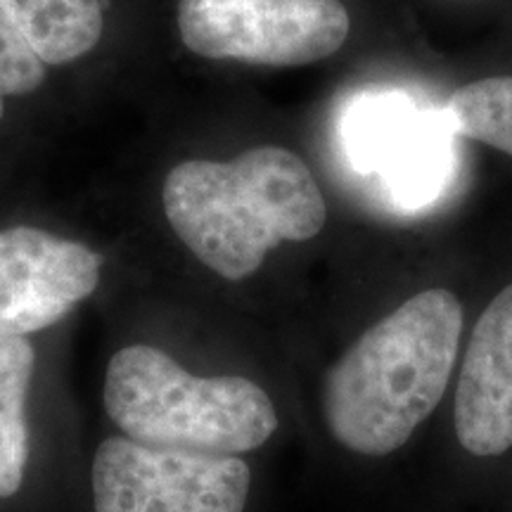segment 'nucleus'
I'll list each match as a JSON object with an SVG mask.
<instances>
[{"label":"nucleus","instance_id":"obj_11","mask_svg":"<svg viewBox=\"0 0 512 512\" xmlns=\"http://www.w3.org/2000/svg\"><path fill=\"white\" fill-rule=\"evenodd\" d=\"M453 133L512 157V76H494L458 88L446 105Z\"/></svg>","mask_w":512,"mask_h":512},{"label":"nucleus","instance_id":"obj_3","mask_svg":"<svg viewBox=\"0 0 512 512\" xmlns=\"http://www.w3.org/2000/svg\"><path fill=\"white\" fill-rule=\"evenodd\" d=\"M105 408L128 439L166 451L238 456L266 444L278 413L247 377H197L162 349L133 344L112 356Z\"/></svg>","mask_w":512,"mask_h":512},{"label":"nucleus","instance_id":"obj_4","mask_svg":"<svg viewBox=\"0 0 512 512\" xmlns=\"http://www.w3.org/2000/svg\"><path fill=\"white\" fill-rule=\"evenodd\" d=\"M190 53L259 67H304L335 55L351 31L339 0H178Z\"/></svg>","mask_w":512,"mask_h":512},{"label":"nucleus","instance_id":"obj_9","mask_svg":"<svg viewBox=\"0 0 512 512\" xmlns=\"http://www.w3.org/2000/svg\"><path fill=\"white\" fill-rule=\"evenodd\" d=\"M0 5L48 67L83 60L105 36L102 0H0Z\"/></svg>","mask_w":512,"mask_h":512},{"label":"nucleus","instance_id":"obj_6","mask_svg":"<svg viewBox=\"0 0 512 512\" xmlns=\"http://www.w3.org/2000/svg\"><path fill=\"white\" fill-rule=\"evenodd\" d=\"M102 256L43 228L0 230V335L46 330L98 290Z\"/></svg>","mask_w":512,"mask_h":512},{"label":"nucleus","instance_id":"obj_7","mask_svg":"<svg viewBox=\"0 0 512 512\" xmlns=\"http://www.w3.org/2000/svg\"><path fill=\"white\" fill-rule=\"evenodd\" d=\"M441 119L415 110L403 95H373L351 110L349 152L363 171L382 174L396 200H432L448 159Z\"/></svg>","mask_w":512,"mask_h":512},{"label":"nucleus","instance_id":"obj_5","mask_svg":"<svg viewBox=\"0 0 512 512\" xmlns=\"http://www.w3.org/2000/svg\"><path fill=\"white\" fill-rule=\"evenodd\" d=\"M249 467L238 456L105 439L93 460L95 512H245Z\"/></svg>","mask_w":512,"mask_h":512},{"label":"nucleus","instance_id":"obj_2","mask_svg":"<svg viewBox=\"0 0 512 512\" xmlns=\"http://www.w3.org/2000/svg\"><path fill=\"white\" fill-rule=\"evenodd\" d=\"M460 330V302L441 287L375 323L325 375L332 437L363 456H387L406 444L446 392Z\"/></svg>","mask_w":512,"mask_h":512},{"label":"nucleus","instance_id":"obj_12","mask_svg":"<svg viewBox=\"0 0 512 512\" xmlns=\"http://www.w3.org/2000/svg\"><path fill=\"white\" fill-rule=\"evenodd\" d=\"M48 79L43 64L17 24L0 5V121L5 117V98H24L36 93Z\"/></svg>","mask_w":512,"mask_h":512},{"label":"nucleus","instance_id":"obj_1","mask_svg":"<svg viewBox=\"0 0 512 512\" xmlns=\"http://www.w3.org/2000/svg\"><path fill=\"white\" fill-rule=\"evenodd\" d=\"M164 216L178 240L221 278L245 280L283 242L323 230L328 209L299 155L261 145L228 162L188 159L164 178Z\"/></svg>","mask_w":512,"mask_h":512},{"label":"nucleus","instance_id":"obj_10","mask_svg":"<svg viewBox=\"0 0 512 512\" xmlns=\"http://www.w3.org/2000/svg\"><path fill=\"white\" fill-rule=\"evenodd\" d=\"M36 354L24 337L0 335V496L17 494L29 460L27 396Z\"/></svg>","mask_w":512,"mask_h":512},{"label":"nucleus","instance_id":"obj_8","mask_svg":"<svg viewBox=\"0 0 512 512\" xmlns=\"http://www.w3.org/2000/svg\"><path fill=\"white\" fill-rule=\"evenodd\" d=\"M456 434L472 456L512 446V285L479 316L456 392Z\"/></svg>","mask_w":512,"mask_h":512}]
</instances>
